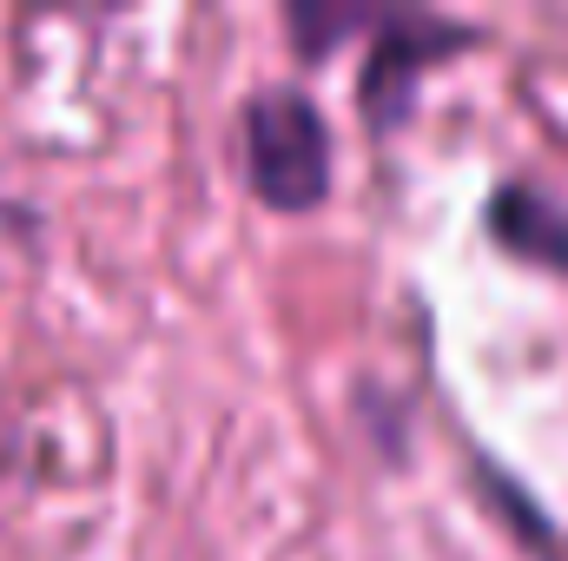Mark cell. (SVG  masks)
Listing matches in <instances>:
<instances>
[{"label":"cell","instance_id":"cell-2","mask_svg":"<svg viewBox=\"0 0 568 561\" xmlns=\"http://www.w3.org/2000/svg\"><path fill=\"white\" fill-rule=\"evenodd\" d=\"M476 40L469 20H449V13H417V7H390L371 33V53H364V73H357V106H364V126L371 133H397L417 106V86L424 73H436L443 60H456L463 47Z\"/></svg>","mask_w":568,"mask_h":561},{"label":"cell","instance_id":"cell-1","mask_svg":"<svg viewBox=\"0 0 568 561\" xmlns=\"http://www.w3.org/2000/svg\"><path fill=\"white\" fill-rule=\"evenodd\" d=\"M239 172L272 212H317L337 185V140L304 86H252L239 106Z\"/></svg>","mask_w":568,"mask_h":561},{"label":"cell","instance_id":"cell-4","mask_svg":"<svg viewBox=\"0 0 568 561\" xmlns=\"http://www.w3.org/2000/svg\"><path fill=\"white\" fill-rule=\"evenodd\" d=\"M377 20H384L377 7H291V13H284L297 60H324L337 40H351V33H377Z\"/></svg>","mask_w":568,"mask_h":561},{"label":"cell","instance_id":"cell-3","mask_svg":"<svg viewBox=\"0 0 568 561\" xmlns=\"http://www.w3.org/2000/svg\"><path fill=\"white\" fill-rule=\"evenodd\" d=\"M483 232L523 265L568 272V205L556 192H542L536 178H503L483 198Z\"/></svg>","mask_w":568,"mask_h":561}]
</instances>
